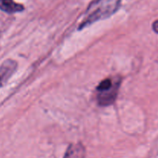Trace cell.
Here are the masks:
<instances>
[{
    "instance_id": "obj_1",
    "label": "cell",
    "mask_w": 158,
    "mask_h": 158,
    "mask_svg": "<svg viewBox=\"0 0 158 158\" xmlns=\"http://www.w3.org/2000/svg\"><path fill=\"white\" fill-rule=\"evenodd\" d=\"M120 0H96L91 3L86 11V15L80 24L79 29H83L89 25L109 18L120 8Z\"/></svg>"
},
{
    "instance_id": "obj_2",
    "label": "cell",
    "mask_w": 158,
    "mask_h": 158,
    "mask_svg": "<svg viewBox=\"0 0 158 158\" xmlns=\"http://www.w3.org/2000/svg\"><path fill=\"white\" fill-rule=\"evenodd\" d=\"M122 78L120 76L110 77L102 80L96 88V99L100 106H108L114 103L118 96Z\"/></svg>"
},
{
    "instance_id": "obj_3",
    "label": "cell",
    "mask_w": 158,
    "mask_h": 158,
    "mask_svg": "<svg viewBox=\"0 0 158 158\" xmlns=\"http://www.w3.org/2000/svg\"><path fill=\"white\" fill-rule=\"evenodd\" d=\"M17 63L13 60H6L0 66V88L4 86L17 69Z\"/></svg>"
},
{
    "instance_id": "obj_4",
    "label": "cell",
    "mask_w": 158,
    "mask_h": 158,
    "mask_svg": "<svg viewBox=\"0 0 158 158\" xmlns=\"http://www.w3.org/2000/svg\"><path fill=\"white\" fill-rule=\"evenodd\" d=\"M86 149L81 143H72L68 147L63 158H85Z\"/></svg>"
},
{
    "instance_id": "obj_5",
    "label": "cell",
    "mask_w": 158,
    "mask_h": 158,
    "mask_svg": "<svg viewBox=\"0 0 158 158\" xmlns=\"http://www.w3.org/2000/svg\"><path fill=\"white\" fill-rule=\"evenodd\" d=\"M24 6L14 0H0V9L7 13L12 14L24 10Z\"/></svg>"
},
{
    "instance_id": "obj_6",
    "label": "cell",
    "mask_w": 158,
    "mask_h": 158,
    "mask_svg": "<svg viewBox=\"0 0 158 158\" xmlns=\"http://www.w3.org/2000/svg\"><path fill=\"white\" fill-rule=\"evenodd\" d=\"M152 28H153V30L155 32L158 33V19L154 21L152 24Z\"/></svg>"
}]
</instances>
